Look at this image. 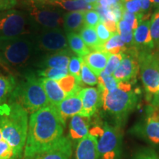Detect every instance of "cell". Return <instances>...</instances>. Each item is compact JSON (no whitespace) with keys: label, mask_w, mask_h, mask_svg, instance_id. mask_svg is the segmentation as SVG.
<instances>
[{"label":"cell","mask_w":159,"mask_h":159,"mask_svg":"<svg viewBox=\"0 0 159 159\" xmlns=\"http://www.w3.org/2000/svg\"><path fill=\"white\" fill-rule=\"evenodd\" d=\"M65 125L56 108L51 105L30 114L23 158L33 159L53 146L63 136Z\"/></svg>","instance_id":"6da1fadb"},{"label":"cell","mask_w":159,"mask_h":159,"mask_svg":"<svg viewBox=\"0 0 159 159\" xmlns=\"http://www.w3.org/2000/svg\"><path fill=\"white\" fill-rule=\"evenodd\" d=\"M3 139L11 145L17 159L23 158L29 127L28 113L16 101L0 104Z\"/></svg>","instance_id":"7a4b0ae2"},{"label":"cell","mask_w":159,"mask_h":159,"mask_svg":"<svg viewBox=\"0 0 159 159\" xmlns=\"http://www.w3.org/2000/svg\"><path fill=\"white\" fill-rule=\"evenodd\" d=\"M13 97L27 113L32 114L49 105V102L39 78L35 75L29 74L25 80L15 89Z\"/></svg>","instance_id":"3957f363"},{"label":"cell","mask_w":159,"mask_h":159,"mask_svg":"<svg viewBox=\"0 0 159 159\" xmlns=\"http://www.w3.org/2000/svg\"><path fill=\"white\" fill-rule=\"evenodd\" d=\"M36 45L26 36L0 41V61L11 66H23L29 63Z\"/></svg>","instance_id":"277c9868"},{"label":"cell","mask_w":159,"mask_h":159,"mask_svg":"<svg viewBox=\"0 0 159 159\" xmlns=\"http://www.w3.org/2000/svg\"><path fill=\"white\" fill-rule=\"evenodd\" d=\"M102 106L105 111L118 121H123L136 107L138 97L134 91H124L118 88L108 92H101Z\"/></svg>","instance_id":"5b68a950"},{"label":"cell","mask_w":159,"mask_h":159,"mask_svg":"<svg viewBox=\"0 0 159 159\" xmlns=\"http://www.w3.org/2000/svg\"><path fill=\"white\" fill-rule=\"evenodd\" d=\"M89 134L96 139L99 158L119 159L122 136L118 128L105 123L102 128H93L89 130Z\"/></svg>","instance_id":"8992f818"},{"label":"cell","mask_w":159,"mask_h":159,"mask_svg":"<svg viewBox=\"0 0 159 159\" xmlns=\"http://www.w3.org/2000/svg\"><path fill=\"white\" fill-rule=\"evenodd\" d=\"M25 5L30 19L43 30L61 29L63 18L61 11L43 5L36 0H27Z\"/></svg>","instance_id":"52a82bcc"},{"label":"cell","mask_w":159,"mask_h":159,"mask_svg":"<svg viewBox=\"0 0 159 159\" xmlns=\"http://www.w3.org/2000/svg\"><path fill=\"white\" fill-rule=\"evenodd\" d=\"M27 15L16 10L0 12V41L26 36L30 33Z\"/></svg>","instance_id":"ba28073f"},{"label":"cell","mask_w":159,"mask_h":159,"mask_svg":"<svg viewBox=\"0 0 159 159\" xmlns=\"http://www.w3.org/2000/svg\"><path fill=\"white\" fill-rule=\"evenodd\" d=\"M138 61L145 90L153 95L159 91V54L153 52H139Z\"/></svg>","instance_id":"9c48e42d"},{"label":"cell","mask_w":159,"mask_h":159,"mask_svg":"<svg viewBox=\"0 0 159 159\" xmlns=\"http://www.w3.org/2000/svg\"><path fill=\"white\" fill-rule=\"evenodd\" d=\"M35 45L40 50L55 53L68 49L66 34L62 29L43 30L35 39Z\"/></svg>","instance_id":"30bf717a"},{"label":"cell","mask_w":159,"mask_h":159,"mask_svg":"<svg viewBox=\"0 0 159 159\" xmlns=\"http://www.w3.org/2000/svg\"><path fill=\"white\" fill-rule=\"evenodd\" d=\"M137 128L139 134L153 144H159V108L150 105L147 116Z\"/></svg>","instance_id":"8fae6325"},{"label":"cell","mask_w":159,"mask_h":159,"mask_svg":"<svg viewBox=\"0 0 159 159\" xmlns=\"http://www.w3.org/2000/svg\"><path fill=\"white\" fill-rule=\"evenodd\" d=\"M138 55L125 52L120 65L114 73V77L118 82L134 83L139 71Z\"/></svg>","instance_id":"7c38bea8"},{"label":"cell","mask_w":159,"mask_h":159,"mask_svg":"<svg viewBox=\"0 0 159 159\" xmlns=\"http://www.w3.org/2000/svg\"><path fill=\"white\" fill-rule=\"evenodd\" d=\"M83 102L82 111L78 115L86 118L92 116L101 105H102V93L98 88L88 87L80 91Z\"/></svg>","instance_id":"4fadbf2b"},{"label":"cell","mask_w":159,"mask_h":159,"mask_svg":"<svg viewBox=\"0 0 159 159\" xmlns=\"http://www.w3.org/2000/svg\"><path fill=\"white\" fill-rule=\"evenodd\" d=\"M80 91L68 95L62 102L56 106H54L59 116L65 123L69 118L79 114L82 111L83 102L80 95Z\"/></svg>","instance_id":"5bb4252c"},{"label":"cell","mask_w":159,"mask_h":159,"mask_svg":"<svg viewBox=\"0 0 159 159\" xmlns=\"http://www.w3.org/2000/svg\"><path fill=\"white\" fill-rule=\"evenodd\" d=\"M71 141L63 136L53 146L40 152L33 159H71Z\"/></svg>","instance_id":"9a60e30c"},{"label":"cell","mask_w":159,"mask_h":159,"mask_svg":"<svg viewBox=\"0 0 159 159\" xmlns=\"http://www.w3.org/2000/svg\"><path fill=\"white\" fill-rule=\"evenodd\" d=\"M150 20L140 21L138 27L134 31V41L135 48L139 52H152L154 45L150 35Z\"/></svg>","instance_id":"2e32d148"},{"label":"cell","mask_w":159,"mask_h":159,"mask_svg":"<svg viewBox=\"0 0 159 159\" xmlns=\"http://www.w3.org/2000/svg\"><path fill=\"white\" fill-rule=\"evenodd\" d=\"M75 159H99L97 140L94 136L89 134L77 142Z\"/></svg>","instance_id":"e0dca14e"},{"label":"cell","mask_w":159,"mask_h":159,"mask_svg":"<svg viewBox=\"0 0 159 159\" xmlns=\"http://www.w3.org/2000/svg\"><path fill=\"white\" fill-rule=\"evenodd\" d=\"M111 54L105 51L91 50L86 56L83 57V61L98 77L105 70Z\"/></svg>","instance_id":"ac0fdd59"},{"label":"cell","mask_w":159,"mask_h":159,"mask_svg":"<svg viewBox=\"0 0 159 159\" xmlns=\"http://www.w3.org/2000/svg\"><path fill=\"white\" fill-rule=\"evenodd\" d=\"M71 56L72 55L69 49L52 53L43 59V61L40 63V67L42 69L55 68L68 69Z\"/></svg>","instance_id":"d6986e66"},{"label":"cell","mask_w":159,"mask_h":159,"mask_svg":"<svg viewBox=\"0 0 159 159\" xmlns=\"http://www.w3.org/2000/svg\"><path fill=\"white\" fill-rule=\"evenodd\" d=\"M39 80L43 85L51 105L56 106L66 98V94L61 89L57 81L44 77H39Z\"/></svg>","instance_id":"ffe728a7"},{"label":"cell","mask_w":159,"mask_h":159,"mask_svg":"<svg viewBox=\"0 0 159 159\" xmlns=\"http://www.w3.org/2000/svg\"><path fill=\"white\" fill-rule=\"evenodd\" d=\"M89 119L78 114L71 117L69 123V136L72 140L79 142L89 134Z\"/></svg>","instance_id":"44dd1931"},{"label":"cell","mask_w":159,"mask_h":159,"mask_svg":"<svg viewBox=\"0 0 159 159\" xmlns=\"http://www.w3.org/2000/svg\"><path fill=\"white\" fill-rule=\"evenodd\" d=\"M85 12H68L63 14V27L66 33L80 32L84 25Z\"/></svg>","instance_id":"7402d4cb"},{"label":"cell","mask_w":159,"mask_h":159,"mask_svg":"<svg viewBox=\"0 0 159 159\" xmlns=\"http://www.w3.org/2000/svg\"><path fill=\"white\" fill-rule=\"evenodd\" d=\"M80 36L84 41L85 45L91 50H102V45L97 36L95 28L83 25L82 29L79 32Z\"/></svg>","instance_id":"603a6c76"},{"label":"cell","mask_w":159,"mask_h":159,"mask_svg":"<svg viewBox=\"0 0 159 159\" xmlns=\"http://www.w3.org/2000/svg\"><path fill=\"white\" fill-rule=\"evenodd\" d=\"M66 37L69 49L77 56L83 58L91 52V49L85 45L78 33H66Z\"/></svg>","instance_id":"cb8c5ba5"},{"label":"cell","mask_w":159,"mask_h":159,"mask_svg":"<svg viewBox=\"0 0 159 159\" xmlns=\"http://www.w3.org/2000/svg\"><path fill=\"white\" fill-rule=\"evenodd\" d=\"M102 50L111 55H115L121 52L125 53L128 48L120 35L118 33H115L103 44Z\"/></svg>","instance_id":"d4e9b609"},{"label":"cell","mask_w":159,"mask_h":159,"mask_svg":"<svg viewBox=\"0 0 159 159\" xmlns=\"http://www.w3.org/2000/svg\"><path fill=\"white\" fill-rule=\"evenodd\" d=\"M117 33L120 35L128 49L135 48L134 30L128 22L121 19L117 24Z\"/></svg>","instance_id":"484cf974"},{"label":"cell","mask_w":159,"mask_h":159,"mask_svg":"<svg viewBox=\"0 0 159 159\" xmlns=\"http://www.w3.org/2000/svg\"><path fill=\"white\" fill-rule=\"evenodd\" d=\"M16 89L15 80L11 76L0 74V104L4 103Z\"/></svg>","instance_id":"4316f807"},{"label":"cell","mask_w":159,"mask_h":159,"mask_svg":"<svg viewBox=\"0 0 159 159\" xmlns=\"http://www.w3.org/2000/svg\"><path fill=\"white\" fill-rule=\"evenodd\" d=\"M61 89L64 91L66 96L80 91L82 89L81 84L77 82L75 77L70 75H66L63 78L57 81Z\"/></svg>","instance_id":"83f0119b"},{"label":"cell","mask_w":159,"mask_h":159,"mask_svg":"<svg viewBox=\"0 0 159 159\" xmlns=\"http://www.w3.org/2000/svg\"><path fill=\"white\" fill-rule=\"evenodd\" d=\"M119 82L112 75H106L102 71L98 77V88L101 92H108L118 88Z\"/></svg>","instance_id":"f1b7e54d"},{"label":"cell","mask_w":159,"mask_h":159,"mask_svg":"<svg viewBox=\"0 0 159 159\" xmlns=\"http://www.w3.org/2000/svg\"><path fill=\"white\" fill-rule=\"evenodd\" d=\"M69 71L66 69H55V68H47L41 69L38 71V75L40 77L53 80L57 81L59 80L68 75Z\"/></svg>","instance_id":"f546056e"},{"label":"cell","mask_w":159,"mask_h":159,"mask_svg":"<svg viewBox=\"0 0 159 159\" xmlns=\"http://www.w3.org/2000/svg\"><path fill=\"white\" fill-rule=\"evenodd\" d=\"M150 30L154 48L159 50V10H156L151 16Z\"/></svg>","instance_id":"4dcf8cb0"},{"label":"cell","mask_w":159,"mask_h":159,"mask_svg":"<svg viewBox=\"0 0 159 159\" xmlns=\"http://www.w3.org/2000/svg\"><path fill=\"white\" fill-rule=\"evenodd\" d=\"M83 62V58L81 57L77 56L76 55H73L71 57L68 66L69 74L71 76L75 77L80 84H82V81L80 79L81 66Z\"/></svg>","instance_id":"1f68e13d"},{"label":"cell","mask_w":159,"mask_h":159,"mask_svg":"<svg viewBox=\"0 0 159 159\" xmlns=\"http://www.w3.org/2000/svg\"><path fill=\"white\" fill-rule=\"evenodd\" d=\"M80 79L82 83L89 85H94L98 83V77L95 75L84 61L82 63L80 72Z\"/></svg>","instance_id":"d6a6232c"},{"label":"cell","mask_w":159,"mask_h":159,"mask_svg":"<svg viewBox=\"0 0 159 159\" xmlns=\"http://www.w3.org/2000/svg\"><path fill=\"white\" fill-rule=\"evenodd\" d=\"M124 52H121L119 53V54L110 55V57H109L108 63H107L106 66L105 68V70L103 71L105 74L108 75H114V71L116 70V69L120 65L122 57L124 56Z\"/></svg>","instance_id":"836d02e7"},{"label":"cell","mask_w":159,"mask_h":159,"mask_svg":"<svg viewBox=\"0 0 159 159\" xmlns=\"http://www.w3.org/2000/svg\"><path fill=\"white\" fill-rule=\"evenodd\" d=\"M122 5L125 11L137 15L141 21H143V14L138 0H122Z\"/></svg>","instance_id":"e575fe53"},{"label":"cell","mask_w":159,"mask_h":159,"mask_svg":"<svg viewBox=\"0 0 159 159\" xmlns=\"http://www.w3.org/2000/svg\"><path fill=\"white\" fill-rule=\"evenodd\" d=\"M99 22H100V18L96 10H90L85 12L84 25L95 28Z\"/></svg>","instance_id":"d590c367"},{"label":"cell","mask_w":159,"mask_h":159,"mask_svg":"<svg viewBox=\"0 0 159 159\" xmlns=\"http://www.w3.org/2000/svg\"><path fill=\"white\" fill-rule=\"evenodd\" d=\"M0 159H17L12 147L3 139L0 141Z\"/></svg>","instance_id":"8d00e7d4"},{"label":"cell","mask_w":159,"mask_h":159,"mask_svg":"<svg viewBox=\"0 0 159 159\" xmlns=\"http://www.w3.org/2000/svg\"><path fill=\"white\" fill-rule=\"evenodd\" d=\"M95 30H96L97 36H98V39L99 41H100L101 44L102 45V47L103 44L106 41H108L110 39V38L114 35L113 33L108 31V30L105 27V26L102 22H99L97 25V27H95Z\"/></svg>","instance_id":"74e56055"},{"label":"cell","mask_w":159,"mask_h":159,"mask_svg":"<svg viewBox=\"0 0 159 159\" xmlns=\"http://www.w3.org/2000/svg\"><path fill=\"white\" fill-rule=\"evenodd\" d=\"M122 19L124 20L126 22H128L130 25V27H132L134 31L138 27L139 22L142 21L138 16L134 14V13H130V12L125 11L124 8H123Z\"/></svg>","instance_id":"f35d334b"},{"label":"cell","mask_w":159,"mask_h":159,"mask_svg":"<svg viewBox=\"0 0 159 159\" xmlns=\"http://www.w3.org/2000/svg\"><path fill=\"white\" fill-rule=\"evenodd\" d=\"M140 4L141 11L143 14V21L148 20L152 11V5L150 0H138Z\"/></svg>","instance_id":"ab89813d"},{"label":"cell","mask_w":159,"mask_h":159,"mask_svg":"<svg viewBox=\"0 0 159 159\" xmlns=\"http://www.w3.org/2000/svg\"><path fill=\"white\" fill-rule=\"evenodd\" d=\"M134 159H159V156L151 150H142L136 152Z\"/></svg>","instance_id":"60d3db41"},{"label":"cell","mask_w":159,"mask_h":159,"mask_svg":"<svg viewBox=\"0 0 159 159\" xmlns=\"http://www.w3.org/2000/svg\"><path fill=\"white\" fill-rule=\"evenodd\" d=\"M16 4L17 0H0V12L13 9Z\"/></svg>","instance_id":"b9f144b4"},{"label":"cell","mask_w":159,"mask_h":159,"mask_svg":"<svg viewBox=\"0 0 159 159\" xmlns=\"http://www.w3.org/2000/svg\"><path fill=\"white\" fill-rule=\"evenodd\" d=\"M120 4H122V0H99L97 2V5L108 7H114Z\"/></svg>","instance_id":"7bdbcfd3"},{"label":"cell","mask_w":159,"mask_h":159,"mask_svg":"<svg viewBox=\"0 0 159 159\" xmlns=\"http://www.w3.org/2000/svg\"><path fill=\"white\" fill-rule=\"evenodd\" d=\"M155 108H159V91L156 94L152 95V101H151V105Z\"/></svg>","instance_id":"ee69618b"},{"label":"cell","mask_w":159,"mask_h":159,"mask_svg":"<svg viewBox=\"0 0 159 159\" xmlns=\"http://www.w3.org/2000/svg\"><path fill=\"white\" fill-rule=\"evenodd\" d=\"M152 2V7H154L156 10H159V0H150Z\"/></svg>","instance_id":"f6af8a7d"},{"label":"cell","mask_w":159,"mask_h":159,"mask_svg":"<svg viewBox=\"0 0 159 159\" xmlns=\"http://www.w3.org/2000/svg\"><path fill=\"white\" fill-rule=\"evenodd\" d=\"M85 1L90 4H97V2L99 0H85Z\"/></svg>","instance_id":"bcb514c9"},{"label":"cell","mask_w":159,"mask_h":159,"mask_svg":"<svg viewBox=\"0 0 159 159\" xmlns=\"http://www.w3.org/2000/svg\"><path fill=\"white\" fill-rule=\"evenodd\" d=\"M2 128H1V124H0V141L2 139Z\"/></svg>","instance_id":"7dc6e473"}]
</instances>
